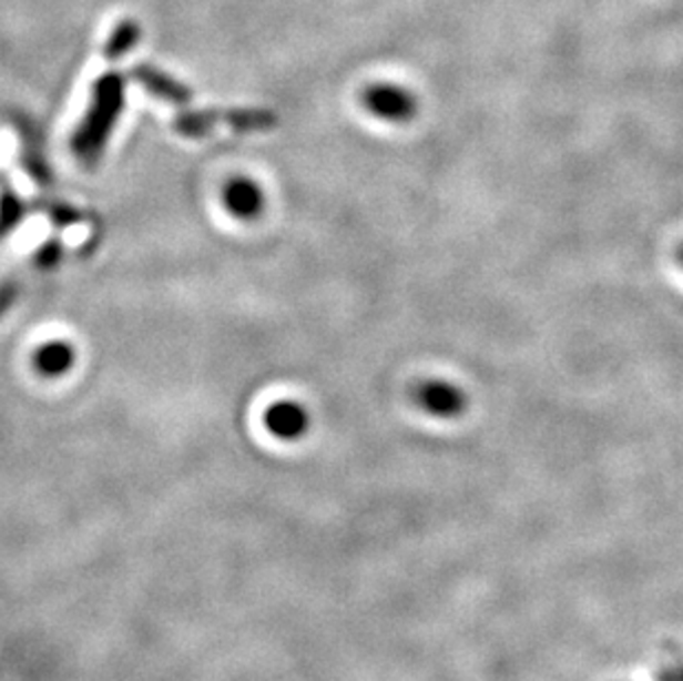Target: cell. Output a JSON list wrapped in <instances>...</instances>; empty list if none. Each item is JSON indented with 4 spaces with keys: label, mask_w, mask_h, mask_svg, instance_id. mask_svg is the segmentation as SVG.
Listing matches in <instances>:
<instances>
[{
    "label": "cell",
    "mask_w": 683,
    "mask_h": 681,
    "mask_svg": "<svg viewBox=\"0 0 683 681\" xmlns=\"http://www.w3.org/2000/svg\"><path fill=\"white\" fill-rule=\"evenodd\" d=\"M122 106H124V75L118 71L102 73L93 84L89 111L71 140L73 155L80 160V164L93 166L102 157L106 142L113 133V126L122 113Z\"/></svg>",
    "instance_id": "1"
},
{
    "label": "cell",
    "mask_w": 683,
    "mask_h": 681,
    "mask_svg": "<svg viewBox=\"0 0 683 681\" xmlns=\"http://www.w3.org/2000/svg\"><path fill=\"white\" fill-rule=\"evenodd\" d=\"M363 109L383 124L402 126L418 115V98L398 82H371L360 93Z\"/></svg>",
    "instance_id": "2"
},
{
    "label": "cell",
    "mask_w": 683,
    "mask_h": 681,
    "mask_svg": "<svg viewBox=\"0 0 683 681\" xmlns=\"http://www.w3.org/2000/svg\"><path fill=\"white\" fill-rule=\"evenodd\" d=\"M414 403L438 420H453L467 411V392L449 378H425L414 387Z\"/></svg>",
    "instance_id": "3"
},
{
    "label": "cell",
    "mask_w": 683,
    "mask_h": 681,
    "mask_svg": "<svg viewBox=\"0 0 683 681\" xmlns=\"http://www.w3.org/2000/svg\"><path fill=\"white\" fill-rule=\"evenodd\" d=\"M131 75L135 78V82H140L157 100L182 106V104H188L191 98H193V91L184 82H180L177 78L169 75L166 71H162L153 64H135L131 69Z\"/></svg>",
    "instance_id": "4"
},
{
    "label": "cell",
    "mask_w": 683,
    "mask_h": 681,
    "mask_svg": "<svg viewBox=\"0 0 683 681\" xmlns=\"http://www.w3.org/2000/svg\"><path fill=\"white\" fill-rule=\"evenodd\" d=\"M266 427L282 440H297L310 429V414L297 400L273 403L264 416Z\"/></svg>",
    "instance_id": "5"
},
{
    "label": "cell",
    "mask_w": 683,
    "mask_h": 681,
    "mask_svg": "<svg viewBox=\"0 0 683 681\" xmlns=\"http://www.w3.org/2000/svg\"><path fill=\"white\" fill-rule=\"evenodd\" d=\"M224 206L237 220H257L264 213V191L248 177H233L222 193Z\"/></svg>",
    "instance_id": "6"
},
{
    "label": "cell",
    "mask_w": 683,
    "mask_h": 681,
    "mask_svg": "<svg viewBox=\"0 0 683 681\" xmlns=\"http://www.w3.org/2000/svg\"><path fill=\"white\" fill-rule=\"evenodd\" d=\"M73 360H75V352L64 340H53V343L42 345L33 358L38 372H42L44 376H62L64 372L71 369Z\"/></svg>",
    "instance_id": "7"
},
{
    "label": "cell",
    "mask_w": 683,
    "mask_h": 681,
    "mask_svg": "<svg viewBox=\"0 0 683 681\" xmlns=\"http://www.w3.org/2000/svg\"><path fill=\"white\" fill-rule=\"evenodd\" d=\"M217 122L220 115L215 109H182L173 120V129L184 138H204Z\"/></svg>",
    "instance_id": "8"
},
{
    "label": "cell",
    "mask_w": 683,
    "mask_h": 681,
    "mask_svg": "<svg viewBox=\"0 0 683 681\" xmlns=\"http://www.w3.org/2000/svg\"><path fill=\"white\" fill-rule=\"evenodd\" d=\"M217 115H220V122L228 124L231 129L239 133L264 131L275 124V118L262 109H224V111H217Z\"/></svg>",
    "instance_id": "9"
},
{
    "label": "cell",
    "mask_w": 683,
    "mask_h": 681,
    "mask_svg": "<svg viewBox=\"0 0 683 681\" xmlns=\"http://www.w3.org/2000/svg\"><path fill=\"white\" fill-rule=\"evenodd\" d=\"M140 24L131 18H124L115 24V29L111 31L106 44H104V58L106 60H120L122 55H126L140 40Z\"/></svg>",
    "instance_id": "10"
},
{
    "label": "cell",
    "mask_w": 683,
    "mask_h": 681,
    "mask_svg": "<svg viewBox=\"0 0 683 681\" xmlns=\"http://www.w3.org/2000/svg\"><path fill=\"white\" fill-rule=\"evenodd\" d=\"M22 217H24V206L20 197L0 177V231L7 235V231L16 228Z\"/></svg>",
    "instance_id": "11"
},
{
    "label": "cell",
    "mask_w": 683,
    "mask_h": 681,
    "mask_svg": "<svg viewBox=\"0 0 683 681\" xmlns=\"http://www.w3.org/2000/svg\"><path fill=\"white\" fill-rule=\"evenodd\" d=\"M44 211H47V215H49L58 226H71V224H75V222L82 220V215H80L75 209H71L69 204H62V202H49V204L44 206Z\"/></svg>",
    "instance_id": "12"
},
{
    "label": "cell",
    "mask_w": 683,
    "mask_h": 681,
    "mask_svg": "<svg viewBox=\"0 0 683 681\" xmlns=\"http://www.w3.org/2000/svg\"><path fill=\"white\" fill-rule=\"evenodd\" d=\"M60 260H62V244L55 242V240L42 244L40 251L35 253V262H38V266L44 268V271L55 268V266L60 264Z\"/></svg>",
    "instance_id": "13"
},
{
    "label": "cell",
    "mask_w": 683,
    "mask_h": 681,
    "mask_svg": "<svg viewBox=\"0 0 683 681\" xmlns=\"http://www.w3.org/2000/svg\"><path fill=\"white\" fill-rule=\"evenodd\" d=\"M664 681H683V669H677V671H669V673L664 675Z\"/></svg>",
    "instance_id": "14"
},
{
    "label": "cell",
    "mask_w": 683,
    "mask_h": 681,
    "mask_svg": "<svg viewBox=\"0 0 683 681\" xmlns=\"http://www.w3.org/2000/svg\"><path fill=\"white\" fill-rule=\"evenodd\" d=\"M677 260H680V266L683 268V246L680 248V253H677Z\"/></svg>",
    "instance_id": "15"
}]
</instances>
